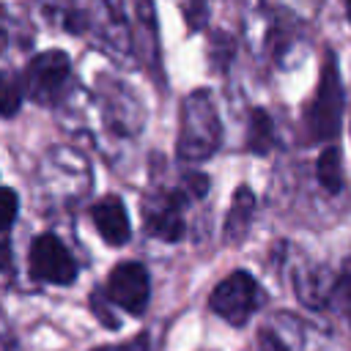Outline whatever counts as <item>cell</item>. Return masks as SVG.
Wrapping results in <instances>:
<instances>
[{
    "label": "cell",
    "instance_id": "6da1fadb",
    "mask_svg": "<svg viewBox=\"0 0 351 351\" xmlns=\"http://www.w3.org/2000/svg\"><path fill=\"white\" fill-rule=\"evenodd\" d=\"M222 143V123L208 90H195L184 99L181 107V132H178V156L186 162L208 159Z\"/></svg>",
    "mask_w": 351,
    "mask_h": 351
},
{
    "label": "cell",
    "instance_id": "7a4b0ae2",
    "mask_svg": "<svg viewBox=\"0 0 351 351\" xmlns=\"http://www.w3.org/2000/svg\"><path fill=\"white\" fill-rule=\"evenodd\" d=\"M343 118V85H340V71H337V58L335 52H326L318 90L313 101L304 110V129L310 143H321L337 134Z\"/></svg>",
    "mask_w": 351,
    "mask_h": 351
},
{
    "label": "cell",
    "instance_id": "3957f363",
    "mask_svg": "<svg viewBox=\"0 0 351 351\" xmlns=\"http://www.w3.org/2000/svg\"><path fill=\"white\" fill-rule=\"evenodd\" d=\"M261 304V288L250 271H230L208 296V307L230 326H244Z\"/></svg>",
    "mask_w": 351,
    "mask_h": 351
},
{
    "label": "cell",
    "instance_id": "277c9868",
    "mask_svg": "<svg viewBox=\"0 0 351 351\" xmlns=\"http://www.w3.org/2000/svg\"><path fill=\"white\" fill-rule=\"evenodd\" d=\"M27 261H30V274L38 282L71 285L77 280V263L55 233H38L30 244Z\"/></svg>",
    "mask_w": 351,
    "mask_h": 351
},
{
    "label": "cell",
    "instance_id": "5b68a950",
    "mask_svg": "<svg viewBox=\"0 0 351 351\" xmlns=\"http://www.w3.org/2000/svg\"><path fill=\"white\" fill-rule=\"evenodd\" d=\"M69 71H71V63H69L66 52L49 49V52L36 55L30 60L27 71H25V90H27V96L33 101H38V104H55L58 96L66 88Z\"/></svg>",
    "mask_w": 351,
    "mask_h": 351
},
{
    "label": "cell",
    "instance_id": "8992f818",
    "mask_svg": "<svg viewBox=\"0 0 351 351\" xmlns=\"http://www.w3.org/2000/svg\"><path fill=\"white\" fill-rule=\"evenodd\" d=\"M151 296V280L143 263L137 261H121L107 274V299H112L118 307H123L132 315H143Z\"/></svg>",
    "mask_w": 351,
    "mask_h": 351
},
{
    "label": "cell",
    "instance_id": "52a82bcc",
    "mask_svg": "<svg viewBox=\"0 0 351 351\" xmlns=\"http://www.w3.org/2000/svg\"><path fill=\"white\" fill-rule=\"evenodd\" d=\"M186 195L181 189H170V192H159L156 197H151L145 203V230L148 236L176 244L184 236V219H181V206H184Z\"/></svg>",
    "mask_w": 351,
    "mask_h": 351
},
{
    "label": "cell",
    "instance_id": "ba28073f",
    "mask_svg": "<svg viewBox=\"0 0 351 351\" xmlns=\"http://www.w3.org/2000/svg\"><path fill=\"white\" fill-rule=\"evenodd\" d=\"M261 351H304V324L293 313H271L258 329Z\"/></svg>",
    "mask_w": 351,
    "mask_h": 351
},
{
    "label": "cell",
    "instance_id": "9c48e42d",
    "mask_svg": "<svg viewBox=\"0 0 351 351\" xmlns=\"http://www.w3.org/2000/svg\"><path fill=\"white\" fill-rule=\"evenodd\" d=\"M90 219L99 230V236L112 244V247H121L129 241L132 236V225H129V214H126V206L118 195H104L99 197L93 206H90Z\"/></svg>",
    "mask_w": 351,
    "mask_h": 351
},
{
    "label": "cell",
    "instance_id": "30bf717a",
    "mask_svg": "<svg viewBox=\"0 0 351 351\" xmlns=\"http://www.w3.org/2000/svg\"><path fill=\"white\" fill-rule=\"evenodd\" d=\"M293 282H296L299 302L313 307V310H321V307H326L332 302V291H335L337 274L329 271L326 266H304L302 271H296Z\"/></svg>",
    "mask_w": 351,
    "mask_h": 351
},
{
    "label": "cell",
    "instance_id": "8fae6325",
    "mask_svg": "<svg viewBox=\"0 0 351 351\" xmlns=\"http://www.w3.org/2000/svg\"><path fill=\"white\" fill-rule=\"evenodd\" d=\"M255 214V195L250 186H236L233 197H230V208L222 225V239L228 244H239L244 241V236L250 233V222Z\"/></svg>",
    "mask_w": 351,
    "mask_h": 351
},
{
    "label": "cell",
    "instance_id": "7c38bea8",
    "mask_svg": "<svg viewBox=\"0 0 351 351\" xmlns=\"http://www.w3.org/2000/svg\"><path fill=\"white\" fill-rule=\"evenodd\" d=\"M271 143H274V123L269 112L263 107H252L250 121H247V148L252 154H266Z\"/></svg>",
    "mask_w": 351,
    "mask_h": 351
},
{
    "label": "cell",
    "instance_id": "4fadbf2b",
    "mask_svg": "<svg viewBox=\"0 0 351 351\" xmlns=\"http://www.w3.org/2000/svg\"><path fill=\"white\" fill-rule=\"evenodd\" d=\"M315 173H318V181L321 186L329 192V195H337L343 189V156H340V148L337 145H326L315 162Z\"/></svg>",
    "mask_w": 351,
    "mask_h": 351
},
{
    "label": "cell",
    "instance_id": "5bb4252c",
    "mask_svg": "<svg viewBox=\"0 0 351 351\" xmlns=\"http://www.w3.org/2000/svg\"><path fill=\"white\" fill-rule=\"evenodd\" d=\"M329 304H335L348 318V324H351V258L343 263V269L337 274V282H335V291H332V302Z\"/></svg>",
    "mask_w": 351,
    "mask_h": 351
},
{
    "label": "cell",
    "instance_id": "9a60e30c",
    "mask_svg": "<svg viewBox=\"0 0 351 351\" xmlns=\"http://www.w3.org/2000/svg\"><path fill=\"white\" fill-rule=\"evenodd\" d=\"M19 104H22V82L5 77V85H3V115L5 118L16 115Z\"/></svg>",
    "mask_w": 351,
    "mask_h": 351
},
{
    "label": "cell",
    "instance_id": "2e32d148",
    "mask_svg": "<svg viewBox=\"0 0 351 351\" xmlns=\"http://www.w3.org/2000/svg\"><path fill=\"white\" fill-rule=\"evenodd\" d=\"M181 192L186 197H203L208 192V176L200 173V170H192V173H184V181H181Z\"/></svg>",
    "mask_w": 351,
    "mask_h": 351
},
{
    "label": "cell",
    "instance_id": "e0dca14e",
    "mask_svg": "<svg viewBox=\"0 0 351 351\" xmlns=\"http://www.w3.org/2000/svg\"><path fill=\"white\" fill-rule=\"evenodd\" d=\"M90 310H93V315H96L107 329H118V318L107 310V304H104V293H101V291H93V293H90Z\"/></svg>",
    "mask_w": 351,
    "mask_h": 351
},
{
    "label": "cell",
    "instance_id": "ac0fdd59",
    "mask_svg": "<svg viewBox=\"0 0 351 351\" xmlns=\"http://www.w3.org/2000/svg\"><path fill=\"white\" fill-rule=\"evenodd\" d=\"M16 211H19V197H16V192L11 186H5L3 189V222H5V228L14 225Z\"/></svg>",
    "mask_w": 351,
    "mask_h": 351
},
{
    "label": "cell",
    "instance_id": "d6986e66",
    "mask_svg": "<svg viewBox=\"0 0 351 351\" xmlns=\"http://www.w3.org/2000/svg\"><path fill=\"white\" fill-rule=\"evenodd\" d=\"M96 351H151V348H148V337H145V335H140V337H134V340H129V343L101 346V348H96Z\"/></svg>",
    "mask_w": 351,
    "mask_h": 351
},
{
    "label": "cell",
    "instance_id": "ffe728a7",
    "mask_svg": "<svg viewBox=\"0 0 351 351\" xmlns=\"http://www.w3.org/2000/svg\"><path fill=\"white\" fill-rule=\"evenodd\" d=\"M346 8H348V19H351V0H348V3H346Z\"/></svg>",
    "mask_w": 351,
    "mask_h": 351
}]
</instances>
